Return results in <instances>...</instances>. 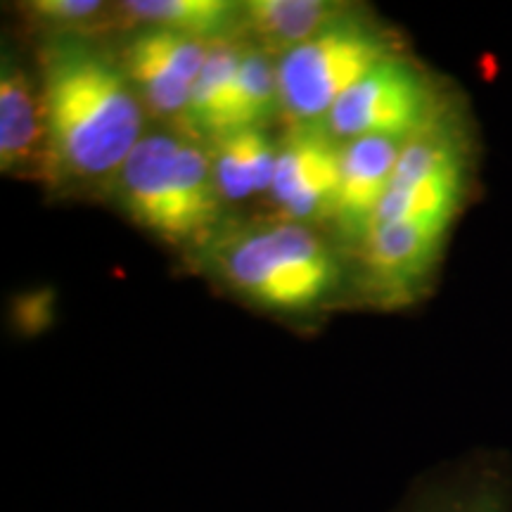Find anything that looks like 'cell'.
I'll use <instances>...</instances> for the list:
<instances>
[{
	"label": "cell",
	"instance_id": "12",
	"mask_svg": "<svg viewBox=\"0 0 512 512\" xmlns=\"http://www.w3.org/2000/svg\"><path fill=\"white\" fill-rule=\"evenodd\" d=\"M117 15L133 29L176 31L207 46L245 34V12L235 0H126L117 5Z\"/></svg>",
	"mask_w": 512,
	"mask_h": 512
},
{
	"label": "cell",
	"instance_id": "2",
	"mask_svg": "<svg viewBox=\"0 0 512 512\" xmlns=\"http://www.w3.org/2000/svg\"><path fill=\"white\" fill-rule=\"evenodd\" d=\"M223 287L271 313H309L342 283L332 247L311 226L294 221L223 226L195 252Z\"/></svg>",
	"mask_w": 512,
	"mask_h": 512
},
{
	"label": "cell",
	"instance_id": "16",
	"mask_svg": "<svg viewBox=\"0 0 512 512\" xmlns=\"http://www.w3.org/2000/svg\"><path fill=\"white\" fill-rule=\"evenodd\" d=\"M283 112L278 83V62L264 50L245 46L235 81L233 110H230V131L240 128H266Z\"/></svg>",
	"mask_w": 512,
	"mask_h": 512
},
{
	"label": "cell",
	"instance_id": "18",
	"mask_svg": "<svg viewBox=\"0 0 512 512\" xmlns=\"http://www.w3.org/2000/svg\"><path fill=\"white\" fill-rule=\"evenodd\" d=\"M10 328L22 337H41L53 330L57 320V292L55 287L41 285L17 292L10 297Z\"/></svg>",
	"mask_w": 512,
	"mask_h": 512
},
{
	"label": "cell",
	"instance_id": "15",
	"mask_svg": "<svg viewBox=\"0 0 512 512\" xmlns=\"http://www.w3.org/2000/svg\"><path fill=\"white\" fill-rule=\"evenodd\" d=\"M242 50H245V43L238 41L216 43L209 48L207 62H204L200 79L192 86L190 105L183 119V126L195 138L209 143L228 133Z\"/></svg>",
	"mask_w": 512,
	"mask_h": 512
},
{
	"label": "cell",
	"instance_id": "14",
	"mask_svg": "<svg viewBox=\"0 0 512 512\" xmlns=\"http://www.w3.org/2000/svg\"><path fill=\"white\" fill-rule=\"evenodd\" d=\"M207 155L226 202H245L256 192H271L278 143L266 128H240L209 140Z\"/></svg>",
	"mask_w": 512,
	"mask_h": 512
},
{
	"label": "cell",
	"instance_id": "9",
	"mask_svg": "<svg viewBox=\"0 0 512 512\" xmlns=\"http://www.w3.org/2000/svg\"><path fill=\"white\" fill-rule=\"evenodd\" d=\"M392 512H512V460L472 451L427 472Z\"/></svg>",
	"mask_w": 512,
	"mask_h": 512
},
{
	"label": "cell",
	"instance_id": "10",
	"mask_svg": "<svg viewBox=\"0 0 512 512\" xmlns=\"http://www.w3.org/2000/svg\"><path fill=\"white\" fill-rule=\"evenodd\" d=\"M0 171L15 178H46L41 91L8 48L0 60Z\"/></svg>",
	"mask_w": 512,
	"mask_h": 512
},
{
	"label": "cell",
	"instance_id": "13",
	"mask_svg": "<svg viewBox=\"0 0 512 512\" xmlns=\"http://www.w3.org/2000/svg\"><path fill=\"white\" fill-rule=\"evenodd\" d=\"M349 8L339 0H245V34L254 48L280 60Z\"/></svg>",
	"mask_w": 512,
	"mask_h": 512
},
{
	"label": "cell",
	"instance_id": "3",
	"mask_svg": "<svg viewBox=\"0 0 512 512\" xmlns=\"http://www.w3.org/2000/svg\"><path fill=\"white\" fill-rule=\"evenodd\" d=\"M112 190L128 219L171 247L200 252L226 226L207 150L174 133L143 136Z\"/></svg>",
	"mask_w": 512,
	"mask_h": 512
},
{
	"label": "cell",
	"instance_id": "4",
	"mask_svg": "<svg viewBox=\"0 0 512 512\" xmlns=\"http://www.w3.org/2000/svg\"><path fill=\"white\" fill-rule=\"evenodd\" d=\"M406 53L389 27L351 8L278 60L283 114L292 124H323L332 107L389 57Z\"/></svg>",
	"mask_w": 512,
	"mask_h": 512
},
{
	"label": "cell",
	"instance_id": "6",
	"mask_svg": "<svg viewBox=\"0 0 512 512\" xmlns=\"http://www.w3.org/2000/svg\"><path fill=\"white\" fill-rule=\"evenodd\" d=\"M453 223L394 221L370 230L361 249V283L382 309H401L427 294Z\"/></svg>",
	"mask_w": 512,
	"mask_h": 512
},
{
	"label": "cell",
	"instance_id": "1",
	"mask_svg": "<svg viewBox=\"0 0 512 512\" xmlns=\"http://www.w3.org/2000/svg\"><path fill=\"white\" fill-rule=\"evenodd\" d=\"M46 178L114 185L143 140V102L121 60L91 38L53 36L38 50Z\"/></svg>",
	"mask_w": 512,
	"mask_h": 512
},
{
	"label": "cell",
	"instance_id": "11",
	"mask_svg": "<svg viewBox=\"0 0 512 512\" xmlns=\"http://www.w3.org/2000/svg\"><path fill=\"white\" fill-rule=\"evenodd\" d=\"M403 143L389 138H358L344 143L342 183L335 228L344 240L361 247L387 197Z\"/></svg>",
	"mask_w": 512,
	"mask_h": 512
},
{
	"label": "cell",
	"instance_id": "8",
	"mask_svg": "<svg viewBox=\"0 0 512 512\" xmlns=\"http://www.w3.org/2000/svg\"><path fill=\"white\" fill-rule=\"evenodd\" d=\"M209 48L176 31L138 27L119 60L145 110L157 119H178L183 124Z\"/></svg>",
	"mask_w": 512,
	"mask_h": 512
},
{
	"label": "cell",
	"instance_id": "7",
	"mask_svg": "<svg viewBox=\"0 0 512 512\" xmlns=\"http://www.w3.org/2000/svg\"><path fill=\"white\" fill-rule=\"evenodd\" d=\"M344 143L325 124H292L278 140V164L271 185L275 204L287 221H335L342 183Z\"/></svg>",
	"mask_w": 512,
	"mask_h": 512
},
{
	"label": "cell",
	"instance_id": "5",
	"mask_svg": "<svg viewBox=\"0 0 512 512\" xmlns=\"http://www.w3.org/2000/svg\"><path fill=\"white\" fill-rule=\"evenodd\" d=\"M451 107L430 69L399 53L363 76L323 121L342 143L389 138L406 143Z\"/></svg>",
	"mask_w": 512,
	"mask_h": 512
},
{
	"label": "cell",
	"instance_id": "17",
	"mask_svg": "<svg viewBox=\"0 0 512 512\" xmlns=\"http://www.w3.org/2000/svg\"><path fill=\"white\" fill-rule=\"evenodd\" d=\"M22 8L41 29L79 38H88V34L98 31L105 17L114 15L102 0H31Z\"/></svg>",
	"mask_w": 512,
	"mask_h": 512
}]
</instances>
